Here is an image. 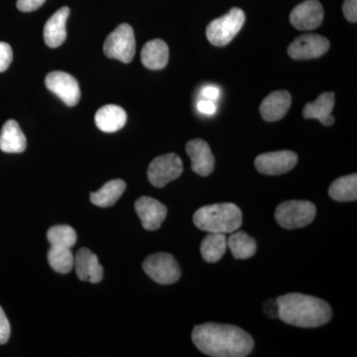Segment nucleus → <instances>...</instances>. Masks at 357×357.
Here are the masks:
<instances>
[{
    "label": "nucleus",
    "instance_id": "10",
    "mask_svg": "<svg viewBox=\"0 0 357 357\" xmlns=\"http://www.w3.org/2000/svg\"><path fill=\"white\" fill-rule=\"evenodd\" d=\"M330 47V41L326 37L306 34L294 40L288 47V54L294 60H311L325 55Z\"/></svg>",
    "mask_w": 357,
    "mask_h": 357
},
{
    "label": "nucleus",
    "instance_id": "7",
    "mask_svg": "<svg viewBox=\"0 0 357 357\" xmlns=\"http://www.w3.org/2000/svg\"><path fill=\"white\" fill-rule=\"evenodd\" d=\"M145 273L162 285H171L180 279L181 269L173 255L169 253L159 252L148 256L143 262Z\"/></svg>",
    "mask_w": 357,
    "mask_h": 357
},
{
    "label": "nucleus",
    "instance_id": "15",
    "mask_svg": "<svg viewBox=\"0 0 357 357\" xmlns=\"http://www.w3.org/2000/svg\"><path fill=\"white\" fill-rule=\"evenodd\" d=\"M77 278L81 281L91 283H100L103 278V269L98 262V256L88 248H82L77 251L74 260Z\"/></svg>",
    "mask_w": 357,
    "mask_h": 357
},
{
    "label": "nucleus",
    "instance_id": "3",
    "mask_svg": "<svg viewBox=\"0 0 357 357\" xmlns=\"http://www.w3.org/2000/svg\"><path fill=\"white\" fill-rule=\"evenodd\" d=\"M192 222L199 229L213 234H232L243 225V213L236 204H210L195 213Z\"/></svg>",
    "mask_w": 357,
    "mask_h": 357
},
{
    "label": "nucleus",
    "instance_id": "17",
    "mask_svg": "<svg viewBox=\"0 0 357 357\" xmlns=\"http://www.w3.org/2000/svg\"><path fill=\"white\" fill-rule=\"evenodd\" d=\"M292 96L287 91H276L270 93L260 105V114L266 121H278L287 114Z\"/></svg>",
    "mask_w": 357,
    "mask_h": 357
},
{
    "label": "nucleus",
    "instance_id": "20",
    "mask_svg": "<svg viewBox=\"0 0 357 357\" xmlns=\"http://www.w3.org/2000/svg\"><path fill=\"white\" fill-rule=\"evenodd\" d=\"M27 146V140L20 124L13 119L7 121L0 132V150L6 153H22Z\"/></svg>",
    "mask_w": 357,
    "mask_h": 357
},
{
    "label": "nucleus",
    "instance_id": "14",
    "mask_svg": "<svg viewBox=\"0 0 357 357\" xmlns=\"http://www.w3.org/2000/svg\"><path fill=\"white\" fill-rule=\"evenodd\" d=\"M185 151L191 158L192 169L195 173L206 177L213 173L215 169V157L211 153L208 143L202 139L190 141L185 145Z\"/></svg>",
    "mask_w": 357,
    "mask_h": 357
},
{
    "label": "nucleus",
    "instance_id": "24",
    "mask_svg": "<svg viewBox=\"0 0 357 357\" xmlns=\"http://www.w3.org/2000/svg\"><path fill=\"white\" fill-rule=\"evenodd\" d=\"M227 248L236 259H248L255 255L257 245L255 239L246 232L234 231L227 241Z\"/></svg>",
    "mask_w": 357,
    "mask_h": 357
},
{
    "label": "nucleus",
    "instance_id": "27",
    "mask_svg": "<svg viewBox=\"0 0 357 357\" xmlns=\"http://www.w3.org/2000/svg\"><path fill=\"white\" fill-rule=\"evenodd\" d=\"M51 246L72 248L77 243V234L70 225H55L47 232Z\"/></svg>",
    "mask_w": 357,
    "mask_h": 357
},
{
    "label": "nucleus",
    "instance_id": "22",
    "mask_svg": "<svg viewBox=\"0 0 357 357\" xmlns=\"http://www.w3.org/2000/svg\"><path fill=\"white\" fill-rule=\"evenodd\" d=\"M126 189L124 181L112 180L102 185V189L98 192H91V201L96 206L100 208H109L114 206L119 199L123 195Z\"/></svg>",
    "mask_w": 357,
    "mask_h": 357
},
{
    "label": "nucleus",
    "instance_id": "5",
    "mask_svg": "<svg viewBox=\"0 0 357 357\" xmlns=\"http://www.w3.org/2000/svg\"><path fill=\"white\" fill-rule=\"evenodd\" d=\"M316 213V206L311 202L288 201L277 206L275 218L283 229H301L312 223Z\"/></svg>",
    "mask_w": 357,
    "mask_h": 357
},
{
    "label": "nucleus",
    "instance_id": "25",
    "mask_svg": "<svg viewBox=\"0 0 357 357\" xmlns=\"http://www.w3.org/2000/svg\"><path fill=\"white\" fill-rule=\"evenodd\" d=\"M331 198L337 202H352L357 199V175L337 178L328 189Z\"/></svg>",
    "mask_w": 357,
    "mask_h": 357
},
{
    "label": "nucleus",
    "instance_id": "4",
    "mask_svg": "<svg viewBox=\"0 0 357 357\" xmlns=\"http://www.w3.org/2000/svg\"><path fill=\"white\" fill-rule=\"evenodd\" d=\"M245 22V14L241 8L230 9L229 13L211 21L206 27V38L215 46L229 44Z\"/></svg>",
    "mask_w": 357,
    "mask_h": 357
},
{
    "label": "nucleus",
    "instance_id": "8",
    "mask_svg": "<svg viewBox=\"0 0 357 357\" xmlns=\"http://www.w3.org/2000/svg\"><path fill=\"white\" fill-rule=\"evenodd\" d=\"M182 160L177 154L169 153L156 157L148 167L147 176L150 184L156 188L165 187L182 175Z\"/></svg>",
    "mask_w": 357,
    "mask_h": 357
},
{
    "label": "nucleus",
    "instance_id": "13",
    "mask_svg": "<svg viewBox=\"0 0 357 357\" xmlns=\"http://www.w3.org/2000/svg\"><path fill=\"white\" fill-rule=\"evenodd\" d=\"M135 211L142 222V227L150 231L160 229L168 213L163 204L150 197L138 199L135 203Z\"/></svg>",
    "mask_w": 357,
    "mask_h": 357
},
{
    "label": "nucleus",
    "instance_id": "19",
    "mask_svg": "<svg viewBox=\"0 0 357 357\" xmlns=\"http://www.w3.org/2000/svg\"><path fill=\"white\" fill-rule=\"evenodd\" d=\"M95 121L96 126L103 132H116L126 126L128 115L119 105H107L96 112Z\"/></svg>",
    "mask_w": 357,
    "mask_h": 357
},
{
    "label": "nucleus",
    "instance_id": "9",
    "mask_svg": "<svg viewBox=\"0 0 357 357\" xmlns=\"http://www.w3.org/2000/svg\"><path fill=\"white\" fill-rule=\"evenodd\" d=\"M47 89L55 93L69 107H75L81 100V89L74 77L65 72H52L45 79Z\"/></svg>",
    "mask_w": 357,
    "mask_h": 357
},
{
    "label": "nucleus",
    "instance_id": "23",
    "mask_svg": "<svg viewBox=\"0 0 357 357\" xmlns=\"http://www.w3.org/2000/svg\"><path fill=\"white\" fill-rule=\"evenodd\" d=\"M201 243V255L204 260L208 263L220 261L227 248V241L225 234L208 232Z\"/></svg>",
    "mask_w": 357,
    "mask_h": 357
},
{
    "label": "nucleus",
    "instance_id": "21",
    "mask_svg": "<svg viewBox=\"0 0 357 357\" xmlns=\"http://www.w3.org/2000/svg\"><path fill=\"white\" fill-rule=\"evenodd\" d=\"M141 61L147 69H164L169 62L168 45L160 39L147 42L141 51Z\"/></svg>",
    "mask_w": 357,
    "mask_h": 357
},
{
    "label": "nucleus",
    "instance_id": "30",
    "mask_svg": "<svg viewBox=\"0 0 357 357\" xmlns=\"http://www.w3.org/2000/svg\"><path fill=\"white\" fill-rule=\"evenodd\" d=\"M342 13L349 22L356 23L357 21V0H344Z\"/></svg>",
    "mask_w": 357,
    "mask_h": 357
},
{
    "label": "nucleus",
    "instance_id": "1",
    "mask_svg": "<svg viewBox=\"0 0 357 357\" xmlns=\"http://www.w3.org/2000/svg\"><path fill=\"white\" fill-rule=\"evenodd\" d=\"M192 340L197 349L213 357L248 356L255 340L238 326L208 323L195 326Z\"/></svg>",
    "mask_w": 357,
    "mask_h": 357
},
{
    "label": "nucleus",
    "instance_id": "31",
    "mask_svg": "<svg viewBox=\"0 0 357 357\" xmlns=\"http://www.w3.org/2000/svg\"><path fill=\"white\" fill-rule=\"evenodd\" d=\"M45 1L46 0H17L16 6L22 13H31L43 6Z\"/></svg>",
    "mask_w": 357,
    "mask_h": 357
},
{
    "label": "nucleus",
    "instance_id": "2",
    "mask_svg": "<svg viewBox=\"0 0 357 357\" xmlns=\"http://www.w3.org/2000/svg\"><path fill=\"white\" fill-rule=\"evenodd\" d=\"M277 301L278 318L288 325L300 328H318L332 319V309L326 301L291 293L281 296Z\"/></svg>",
    "mask_w": 357,
    "mask_h": 357
},
{
    "label": "nucleus",
    "instance_id": "33",
    "mask_svg": "<svg viewBox=\"0 0 357 357\" xmlns=\"http://www.w3.org/2000/svg\"><path fill=\"white\" fill-rule=\"evenodd\" d=\"M202 95H203L204 100H210L215 102V100H218V96H220V89L213 86H206L203 91H202Z\"/></svg>",
    "mask_w": 357,
    "mask_h": 357
},
{
    "label": "nucleus",
    "instance_id": "11",
    "mask_svg": "<svg viewBox=\"0 0 357 357\" xmlns=\"http://www.w3.org/2000/svg\"><path fill=\"white\" fill-rule=\"evenodd\" d=\"M298 156L295 152L283 151L268 152L259 155L255 159V168L264 175L276 176L288 173L297 165Z\"/></svg>",
    "mask_w": 357,
    "mask_h": 357
},
{
    "label": "nucleus",
    "instance_id": "29",
    "mask_svg": "<svg viewBox=\"0 0 357 357\" xmlns=\"http://www.w3.org/2000/svg\"><path fill=\"white\" fill-rule=\"evenodd\" d=\"M10 337V325L3 310L0 307V344H6Z\"/></svg>",
    "mask_w": 357,
    "mask_h": 357
},
{
    "label": "nucleus",
    "instance_id": "32",
    "mask_svg": "<svg viewBox=\"0 0 357 357\" xmlns=\"http://www.w3.org/2000/svg\"><path fill=\"white\" fill-rule=\"evenodd\" d=\"M197 107H198L199 112L206 115H213L215 114V112H217V105H215V102L210 100H199Z\"/></svg>",
    "mask_w": 357,
    "mask_h": 357
},
{
    "label": "nucleus",
    "instance_id": "6",
    "mask_svg": "<svg viewBox=\"0 0 357 357\" xmlns=\"http://www.w3.org/2000/svg\"><path fill=\"white\" fill-rule=\"evenodd\" d=\"M136 43L132 27L123 23L110 33L103 45V52L110 59L128 64L135 55Z\"/></svg>",
    "mask_w": 357,
    "mask_h": 357
},
{
    "label": "nucleus",
    "instance_id": "16",
    "mask_svg": "<svg viewBox=\"0 0 357 357\" xmlns=\"http://www.w3.org/2000/svg\"><path fill=\"white\" fill-rule=\"evenodd\" d=\"M70 15L69 7H62L49 18L44 27V40L47 46L57 48L67 39V21Z\"/></svg>",
    "mask_w": 357,
    "mask_h": 357
},
{
    "label": "nucleus",
    "instance_id": "28",
    "mask_svg": "<svg viewBox=\"0 0 357 357\" xmlns=\"http://www.w3.org/2000/svg\"><path fill=\"white\" fill-rule=\"evenodd\" d=\"M13 54L10 45L0 42V73L6 72L13 62Z\"/></svg>",
    "mask_w": 357,
    "mask_h": 357
},
{
    "label": "nucleus",
    "instance_id": "18",
    "mask_svg": "<svg viewBox=\"0 0 357 357\" xmlns=\"http://www.w3.org/2000/svg\"><path fill=\"white\" fill-rule=\"evenodd\" d=\"M335 107V93H324L314 102L307 103L303 109V116L307 119H319L324 126L335 123L332 112Z\"/></svg>",
    "mask_w": 357,
    "mask_h": 357
},
{
    "label": "nucleus",
    "instance_id": "26",
    "mask_svg": "<svg viewBox=\"0 0 357 357\" xmlns=\"http://www.w3.org/2000/svg\"><path fill=\"white\" fill-rule=\"evenodd\" d=\"M74 255L70 248L51 246L48 252V262L52 269L61 274H67L74 267Z\"/></svg>",
    "mask_w": 357,
    "mask_h": 357
},
{
    "label": "nucleus",
    "instance_id": "12",
    "mask_svg": "<svg viewBox=\"0 0 357 357\" xmlns=\"http://www.w3.org/2000/svg\"><path fill=\"white\" fill-rule=\"evenodd\" d=\"M323 20L324 9L319 0H306L296 6L290 14L291 24L302 31L316 29Z\"/></svg>",
    "mask_w": 357,
    "mask_h": 357
}]
</instances>
